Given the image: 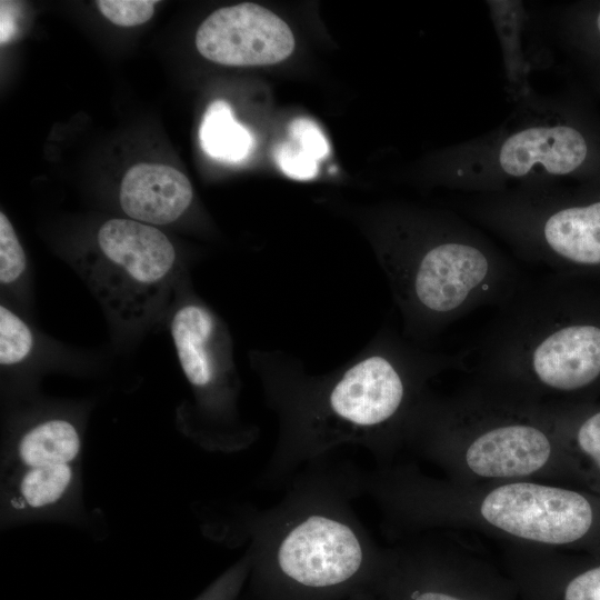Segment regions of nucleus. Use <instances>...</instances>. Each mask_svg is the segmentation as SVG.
I'll use <instances>...</instances> for the list:
<instances>
[{"label": "nucleus", "mask_w": 600, "mask_h": 600, "mask_svg": "<svg viewBox=\"0 0 600 600\" xmlns=\"http://www.w3.org/2000/svg\"><path fill=\"white\" fill-rule=\"evenodd\" d=\"M361 479L316 469L250 522L254 600H346L366 589L379 547L351 500Z\"/></svg>", "instance_id": "obj_3"}, {"label": "nucleus", "mask_w": 600, "mask_h": 600, "mask_svg": "<svg viewBox=\"0 0 600 600\" xmlns=\"http://www.w3.org/2000/svg\"><path fill=\"white\" fill-rule=\"evenodd\" d=\"M82 490L81 463L1 472V523L74 519Z\"/></svg>", "instance_id": "obj_12"}, {"label": "nucleus", "mask_w": 600, "mask_h": 600, "mask_svg": "<svg viewBox=\"0 0 600 600\" xmlns=\"http://www.w3.org/2000/svg\"><path fill=\"white\" fill-rule=\"evenodd\" d=\"M427 237L404 251L393 272L402 303L421 329H441L478 308L499 307L526 279L511 258L460 217L439 218Z\"/></svg>", "instance_id": "obj_7"}, {"label": "nucleus", "mask_w": 600, "mask_h": 600, "mask_svg": "<svg viewBox=\"0 0 600 600\" xmlns=\"http://www.w3.org/2000/svg\"><path fill=\"white\" fill-rule=\"evenodd\" d=\"M289 26L257 3H239L212 12L198 28L196 47L206 59L224 66L274 64L294 49Z\"/></svg>", "instance_id": "obj_11"}, {"label": "nucleus", "mask_w": 600, "mask_h": 600, "mask_svg": "<svg viewBox=\"0 0 600 600\" xmlns=\"http://www.w3.org/2000/svg\"><path fill=\"white\" fill-rule=\"evenodd\" d=\"M502 562L520 600H600V561L578 563L562 550L502 543Z\"/></svg>", "instance_id": "obj_13"}, {"label": "nucleus", "mask_w": 600, "mask_h": 600, "mask_svg": "<svg viewBox=\"0 0 600 600\" xmlns=\"http://www.w3.org/2000/svg\"><path fill=\"white\" fill-rule=\"evenodd\" d=\"M251 570V558L247 551L237 562L224 570L194 600H238Z\"/></svg>", "instance_id": "obj_21"}, {"label": "nucleus", "mask_w": 600, "mask_h": 600, "mask_svg": "<svg viewBox=\"0 0 600 600\" xmlns=\"http://www.w3.org/2000/svg\"><path fill=\"white\" fill-rule=\"evenodd\" d=\"M83 431L79 422L62 413L36 417L14 430L2 450L1 472L81 463Z\"/></svg>", "instance_id": "obj_16"}, {"label": "nucleus", "mask_w": 600, "mask_h": 600, "mask_svg": "<svg viewBox=\"0 0 600 600\" xmlns=\"http://www.w3.org/2000/svg\"><path fill=\"white\" fill-rule=\"evenodd\" d=\"M346 600H378V599L367 589H362L356 592L354 594L350 596Z\"/></svg>", "instance_id": "obj_24"}, {"label": "nucleus", "mask_w": 600, "mask_h": 600, "mask_svg": "<svg viewBox=\"0 0 600 600\" xmlns=\"http://www.w3.org/2000/svg\"><path fill=\"white\" fill-rule=\"evenodd\" d=\"M446 369L467 370V352L422 360L387 351L354 363L279 443L269 460L267 478L276 480L300 466L317 464L347 442L363 444L381 464L389 463L407 443L412 422L428 398L427 380Z\"/></svg>", "instance_id": "obj_5"}, {"label": "nucleus", "mask_w": 600, "mask_h": 600, "mask_svg": "<svg viewBox=\"0 0 600 600\" xmlns=\"http://www.w3.org/2000/svg\"><path fill=\"white\" fill-rule=\"evenodd\" d=\"M199 141L208 156L224 162L243 160L254 143L251 132L234 119L223 100L208 106L200 123Z\"/></svg>", "instance_id": "obj_17"}, {"label": "nucleus", "mask_w": 600, "mask_h": 600, "mask_svg": "<svg viewBox=\"0 0 600 600\" xmlns=\"http://www.w3.org/2000/svg\"><path fill=\"white\" fill-rule=\"evenodd\" d=\"M474 349L470 380L529 402L587 401L600 390V283L524 279Z\"/></svg>", "instance_id": "obj_1"}, {"label": "nucleus", "mask_w": 600, "mask_h": 600, "mask_svg": "<svg viewBox=\"0 0 600 600\" xmlns=\"http://www.w3.org/2000/svg\"><path fill=\"white\" fill-rule=\"evenodd\" d=\"M34 334L30 326L9 307L0 306V363L2 368L21 364L32 353Z\"/></svg>", "instance_id": "obj_19"}, {"label": "nucleus", "mask_w": 600, "mask_h": 600, "mask_svg": "<svg viewBox=\"0 0 600 600\" xmlns=\"http://www.w3.org/2000/svg\"><path fill=\"white\" fill-rule=\"evenodd\" d=\"M361 484L381 509L389 533L401 538L469 530L502 543L564 550L589 542L600 527L598 502L560 483H461L414 464L383 463Z\"/></svg>", "instance_id": "obj_2"}, {"label": "nucleus", "mask_w": 600, "mask_h": 600, "mask_svg": "<svg viewBox=\"0 0 600 600\" xmlns=\"http://www.w3.org/2000/svg\"><path fill=\"white\" fill-rule=\"evenodd\" d=\"M193 198L189 179L173 167L139 163L122 178L119 201L129 219L164 226L178 220Z\"/></svg>", "instance_id": "obj_15"}, {"label": "nucleus", "mask_w": 600, "mask_h": 600, "mask_svg": "<svg viewBox=\"0 0 600 600\" xmlns=\"http://www.w3.org/2000/svg\"><path fill=\"white\" fill-rule=\"evenodd\" d=\"M572 29L576 30L573 36L586 48L583 50L600 57V3L576 14Z\"/></svg>", "instance_id": "obj_23"}, {"label": "nucleus", "mask_w": 600, "mask_h": 600, "mask_svg": "<svg viewBox=\"0 0 600 600\" xmlns=\"http://www.w3.org/2000/svg\"><path fill=\"white\" fill-rule=\"evenodd\" d=\"M289 140L274 151L281 171L297 180L312 179L318 173L319 161L329 152L328 141L312 120L298 118L290 123Z\"/></svg>", "instance_id": "obj_18"}, {"label": "nucleus", "mask_w": 600, "mask_h": 600, "mask_svg": "<svg viewBox=\"0 0 600 600\" xmlns=\"http://www.w3.org/2000/svg\"><path fill=\"white\" fill-rule=\"evenodd\" d=\"M407 443L461 483H560L579 474L577 459L540 403L472 380L449 397H428Z\"/></svg>", "instance_id": "obj_4"}, {"label": "nucleus", "mask_w": 600, "mask_h": 600, "mask_svg": "<svg viewBox=\"0 0 600 600\" xmlns=\"http://www.w3.org/2000/svg\"><path fill=\"white\" fill-rule=\"evenodd\" d=\"M27 270V258L12 223L0 212V283L1 287L17 284Z\"/></svg>", "instance_id": "obj_20"}, {"label": "nucleus", "mask_w": 600, "mask_h": 600, "mask_svg": "<svg viewBox=\"0 0 600 600\" xmlns=\"http://www.w3.org/2000/svg\"><path fill=\"white\" fill-rule=\"evenodd\" d=\"M524 102L497 130L453 149L452 186L487 194L568 178L600 180V127L560 102Z\"/></svg>", "instance_id": "obj_6"}, {"label": "nucleus", "mask_w": 600, "mask_h": 600, "mask_svg": "<svg viewBox=\"0 0 600 600\" xmlns=\"http://www.w3.org/2000/svg\"><path fill=\"white\" fill-rule=\"evenodd\" d=\"M469 213L521 260L600 283V180L481 194Z\"/></svg>", "instance_id": "obj_8"}, {"label": "nucleus", "mask_w": 600, "mask_h": 600, "mask_svg": "<svg viewBox=\"0 0 600 600\" xmlns=\"http://www.w3.org/2000/svg\"><path fill=\"white\" fill-rule=\"evenodd\" d=\"M170 334L183 376L203 403L218 409L222 396L221 371L214 352L217 320L204 306L181 303L170 319Z\"/></svg>", "instance_id": "obj_14"}, {"label": "nucleus", "mask_w": 600, "mask_h": 600, "mask_svg": "<svg viewBox=\"0 0 600 600\" xmlns=\"http://www.w3.org/2000/svg\"><path fill=\"white\" fill-rule=\"evenodd\" d=\"M96 248L78 272L113 324L143 329L159 316L179 277L172 242L153 226L113 218L100 226Z\"/></svg>", "instance_id": "obj_9"}, {"label": "nucleus", "mask_w": 600, "mask_h": 600, "mask_svg": "<svg viewBox=\"0 0 600 600\" xmlns=\"http://www.w3.org/2000/svg\"><path fill=\"white\" fill-rule=\"evenodd\" d=\"M157 1L152 0H98L100 12L120 27H134L151 19Z\"/></svg>", "instance_id": "obj_22"}, {"label": "nucleus", "mask_w": 600, "mask_h": 600, "mask_svg": "<svg viewBox=\"0 0 600 600\" xmlns=\"http://www.w3.org/2000/svg\"><path fill=\"white\" fill-rule=\"evenodd\" d=\"M366 589L378 600H520L504 570L430 532L381 548Z\"/></svg>", "instance_id": "obj_10"}]
</instances>
